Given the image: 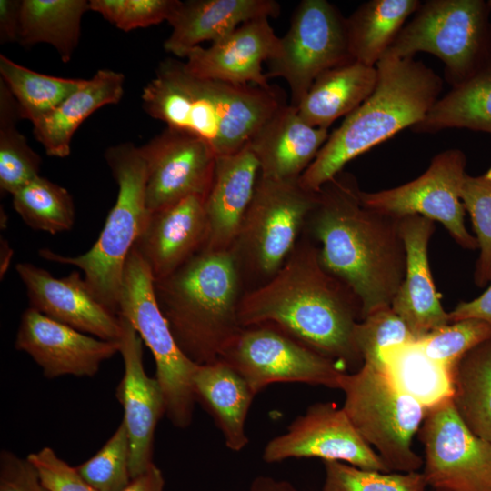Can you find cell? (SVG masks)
<instances>
[{
    "label": "cell",
    "mask_w": 491,
    "mask_h": 491,
    "mask_svg": "<svg viewBox=\"0 0 491 491\" xmlns=\"http://www.w3.org/2000/svg\"><path fill=\"white\" fill-rule=\"evenodd\" d=\"M15 346L28 354L49 379L94 376L102 363L120 350L119 341L91 336L31 307L21 316Z\"/></svg>",
    "instance_id": "obj_17"
},
{
    "label": "cell",
    "mask_w": 491,
    "mask_h": 491,
    "mask_svg": "<svg viewBox=\"0 0 491 491\" xmlns=\"http://www.w3.org/2000/svg\"><path fill=\"white\" fill-rule=\"evenodd\" d=\"M461 200L471 218L479 250L474 282L482 288L491 282V166L480 175L466 174Z\"/></svg>",
    "instance_id": "obj_39"
},
{
    "label": "cell",
    "mask_w": 491,
    "mask_h": 491,
    "mask_svg": "<svg viewBox=\"0 0 491 491\" xmlns=\"http://www.w3.org/2000/svg\"><path fill=\"white\" fill-rule=\"evenodd\" d=\"M16 102L0 80V189L11 195L40 175L42 159L17 129Z\"/></svg>",
    "instance_id": "obj_35"
},
{
    "label": "cell",
    "mask_w": 491,
    "mask_h": 491,
    "mask_svg": "<svg viewBox=\"0 0 491 491\" xmlns=\"http://www.w3.org/2000/svg\"><path fill=\"white\" fill-rule=\"evenodd\" d=\"M376 82V67L357 61L329 69L314 81L296 107L298 114L308 125L328 129L365 102Z\"/></svg>",
    "instance_id": "obj_28"
},
{
    "label": "cell",
    "mask_w": 491,
    "mask_h": 491,
    "mask_svg": "<svg viewBox=\"0 0 491 491\" xmlns=\"http://www.w3.org/2000/svg\"><path fill=\"white\" fill-rule=\"evenodd\" d=\"M305 237L270 279L243 294L239 323L272 326L346 368L363 364L353 337L362 319L360 300Z\"/></svg>",
    "instance_id": "obj_1"
},
{
    "label": "cell",
    "mask_w": 491,
    "mask_h": 491,
    "mask_svg": "<svg viewBox=\"0 0 491 491\" xmlns=\"http://www.w3.org/2000/svg\"><path fill=\"white\" fill-rule=\"evenodd\" d=\"M466 128L491 135V65L439 98L425 118L411 129L434 134Z\"/></svg>",
    "instance_id": "obj_32"
},
{
    "label": "cell",
    "mask_w": 491,
    "mask_h": 491,
    "mask_svg": "<svg viewBox=\"0 0 491 491\" xmlns=\"http://www.w3.org/2000/svg\"><path fill=\"white\" fill-rule=\"evenodd\" d=\"M124 83L122 73L99 69L52 112L34 124L33 134L45 154L58 158L68 156L78 127L99 108L118 104L124 95Z\"/></svg>",
    "instance_id": "obj_26"
},
{
    "label": "cell",
    "mask_w": 491,
    "mask_h": 491,
    "mask_svg": "<svg viewBox=\"0 0 491 491\" xmlns=\"http://www.w3.org/2000/svg\"><path fill=\"white\" fill-rule=\"evenodd\" d=\"M196 402L212 416L225 446L241 451L248 444L246 421L256 396L246 381L221 359L197 365L193 376Z\"/></svg>",
    "instance_id": "obj_27"
},
{
    "label": "cell",
    "mask_w": 491,
    "mask_h": 491,
    "mask_svg": "<svg viewBox=\"0 0 491 491\" xmlns=\"http://www.w3.org/2000/svg\"><path fill=\"white\" fill-rule=\"evenodd\" d=\"M142 108L166 126L205 140L216 156L245 148L286 99L276 87L196 77L184 62L167 58L144 86Z\"/></svg>",
    "instance_id": "obj_3"
},
{
    "label": "cell",
    "mask_w": 491,
    "mask_h": 491,
    "mask_svg": "<svg viewBox=\"0 0 491 491\" xmlns=\"http://www.w3.org/2000/svg\"><path fill=\"white\" fill-rule=\"evenodd\" d=\"M165 479L161 470L153 463L146 470L132 478L121 491H164Z\"/></svg>",
    "instance_id": "obj_47"
},
{
    "label": "cell",
    "mask_w": 491,
    "mask_h": 491,
    "mask_svg": "<svg viewBox=\"0 0 491 491\" xmlns=\"http://www.w3.org/2000/svg\"><path fill=\"white\" fill-rule=\"evenodd\" d=\"M456 410L468 428L491 443V338L468 352L454 372Z\"/></svg>",
    "instance_id": "obj_33"
},
{
    "label": "cell",
    "mask_w": 491,
    "mask_h": 491,
    "mask_svg": "<svg viewBox=\"0 0 491 491\" xmlns=\"http://www.w3.org/2000/svg\"><path fill=\"white\" fill-rule=\"evenodd\" d=\"M207 239L205 198L190 195L149 213L133 248L155 281L170 276L204 249Z\"/></svg>",
    "instance_id": "obj_21"
},
{
    "label": "cell",
    "mask_w": 491,
    "mask_h": 491,
    "mask_svg": "<svg viewBox=\"0 0 491 491\" xmlns=\"http://www.w3.org/2000/svg\"><path fill=\"white\" fill-rule=\"evenodd\" d=\"M250 491H297L288 481L277 480L270 476H259L250 486Z\"/></svg>",
    "instance_id": "obj_48"
},
{
    "label": "cell",
    "mask_w": 491,
    "mask_h": 491,
    "mask_svg": "<svg viewBox=\"0 0 491 491\" xmlns=\"http://www.w3.org/2000/svg\"><path fill=\"white\" fill-rule=\"evenodd\" d=\"M353 337L363 364L382 372L385 370L382 357L385 349L417 341L391 306L377 309L357 322Z\"/></svg>",
    "instance_id": "obj_38"
},
{
    "label": "cell",
    "mask_w": 491,
    "mask_h": 491,
    "mask_svg": "<svg viewBox=\"0 0 491 491\" xmlns=\"http://www.w3.org/2000/svg\"><path fill=\"white\" fill-rule=\"evenodd\" d=\"M382 357L391 383L426 411L453 399L455 370L429 357L416 341L386 348Z\"/></svg>",
    "instance_id": "obj_29"
},
{
    "label": "cell",
    "mask_w": 491,
    "mask_h": 491,
    "mask_svg": "<svg viewBox=\"0 0 491 491\" xmlns=\"http://www.w3.org/2000/svg\"><path fill=\"white\" fill-rule=\"evenodd\" d=\"M486 2H487V5H488V6H489V8H490V10H491V0H490V1H486Z\"/></svg>",
    "instance_id": "obj_49"
},
{
    "label": "cell",
    "mask_w": 491,
    "mask_h": 491,
    "mask_svg": "<svg viewBox=\"0 0 491 491\" xmlns=\"http://www.w3.org/2000/svg\"><path fill=\"white\" fill-rule=\"evenodd\" d=\"M376 67L374 92L329 135L299 178L304 188L318 192L349 161L422 121L439 99L442 78L422 61L383 56Z\"/></svg>",
    "instance_id": "obj_4"
},
{
    "label": "cell",
    "mask_w": 491,
    "mask_h": 491,
    "mask_svg": "<svg viewBox=\"0 0 491 491\" xmlns=\"http://www.w3.org/2000/svg\"><path fill=\"white\" fill-rule=\"evenodd\" d=\"M448 314L450 322L473 318L491 326V282L479 296L471 301L458 303Z\"/></svg>",
    "instance_id": "obj_45"
},
{
    "label": "cell",
    "mask_w": 491,
    "mask_h": 491,
    "mask_svg": "<svg viewBox=\"0 0 491 491\" xmlns=\"http://www.w3.org/2000/svg\"><path fill=\"white\" fill-rule=\"evenodd\" d=\"M139 148L146 170L145 196L149 213L190 195L205 199L217 156L205 140L166 126Z\"/></svg>",
    "instance_id": "obj_16"
},
{
    "label": "cell",
    "mask_w": 491,
    "mask_h": 491,
    "mask_svg": "<svg viewBox=\"0 0 491 491\" xmlns=\"http://www.w3.org/2000/svg\"><path fill=\"white\" fill-rule=\"evenodd\" d=\"M491 10L483 0H429L398 34L384 56L438 57L446 81L456 87L491 65Z\"/></svg>",
    "instance_id": "obj_7"
},
{
    "label": "cell",
    "mask_w": 491,
    "mask_h": 491,
    "mask_svg": "<svg viewBox=\"0 0 491 491\" xmlns=\"http://www.w3.org/2000/svg\"><path fill=\"white\" fill-rule=\"evenodd\" d=\"M466 167L463 151L445 150L433 157L424 174L405 185L377 192L361 191L362 204L396 218L418 215L437 221L457 245L475 250L477 241L466 227L461 200Z\"/></svg>",
    "instance_id": "obj_13"
},
{
    "label": "cell",
    "mask_w": 491,
    "mask_h": 491,
    "mask_svg": "<svg viewBox=\"0 0 491 491\" xmlns=\"http://www.w3.org/2000/svg\"><path fill=\"white\" fill-rule=\"evenodd\" d=\"M418 434L427 486L438 491H491V443L468 428L452 399L426 411Z\"/></svg>",
    "instance_id": "obj_14"
},
{
    "label": "cell",
    "mask_w": 491,
    "mask_h": 491,
    "mask_svg": "<svg viewBox=\"0 0 491 491\" xmlns=\"http://www.w3.org/2000/svg\"><path fill=\"white\" fill-rule=\"evenodd\" d=\"M260 167L248 145L216 157L213 181L205 199L208 239L205 248L231 250L252 200Z\"/></svg>",
    "instance_id": "obj_23"
},
{
    "label": "cell",
    "mask_w": 491,
    "mask_h": 491,
    "mask_svg": "<svg viewBox=\"0 0 491 491\" xmlns=\"http://www.w3.org/2000/svg\"><path fill=\"white\" fill-rule=\"evenodd\" d=\"M131 448L124 421L105 444L76 466L83 478L97 491H121L132 480Z\"/></svg>",
    "instance_id": "obj_40"
},
{
    "label": "cell",
    "mask_w": 491,
    "mask_h": 491,
    "mask_svg": "<svg viewBox=\"0 0 491 491\" xmlns=\"http://www.w3.org/2000/svg\"><path fill=\"white\" fill-rule=\"evenodd\" d=\"M279 48L280 37L268 17H259L244 23L208 48L195 47L184 65L196 77L270 88L262 64L276 57Z\"/></svg>",
    "instance_id": "obj_20"
},
{
    "label": "cell",
    "mask_w": 491,
    "mask_h": 491,
    "mask_svg": "<svg viewBox=\"0 0 491 491\" xmlns=\"http://www.w3.org/2000/svg\"><path fill=\"white\" fill-rule=\"evenodd\" d=\"M406 261L404 279L391 307L417 340L451 323L441 305L428 259V246L435 222L418 215L399 218Z\"/></svg>",
    "instance_id": "obj_22"
},
{
    "label": "cell",
    "mask_w": 491,
    "mask_h": 491,
    "mask_svg": "<svg viewBox=\"0 0 491 491\" xmlns=\"http://www.w3.org/2000/svg\"><path fill=\"white\" fill-rule=\"evenodd\" d=\"M15 270L25 286L31 308L82 333L120 341V317L94 296L79 272L55 278L30 263H18Z\"/></svg>",
    "instance_id": "obj_18"
},
{
    "label": "cell",
    "mask_w": 491,
    "mask_h": 491,
    "mask_svg": "<svg viewBox=\"0 0 491 491\" xmlns=\"http://www.w3.org/2000/svg\"><path fill=\"white\" fill-rule=\"evenodd\" d=\"M328 136L327 129L308 125L296 107L286 104L263 125L247 145L258 161L261 176L293 180L300 178Z\"/></svg>",
    "instance_id": "obj_25"
},
{
    "label": "cell",
    "mask_w": 491,
    "mask_h": 491,
    "mask_svg": "<svg viewBox=\"0 0 491 491\" xmlns=\"http://www.w3.org/2000/svg\"><path fill=\"white\" fill-rule=\"evenodd\" d=\"M243 274L235 252L202 249L155 280V297L181 351L195 364L218 360L243 328Z\"/></svg>",
    "instance_id": "obj_5"
},
{
    "label": "cell",
    "mask_w": 491,
    "mask_h": 491,
    "mask_svg": "<svg viewBox=\"0 0 491 491\" xmlns=\"http://www.w3.org/2000/svg\"><path fill=\"white\" fill-rule=\"evenodd\" d=\"M105 159L118 187L115 203L93 246L76 256L45 248V260L77 266L94 296L118 316V297L127 256L149 215L146 170L139 146L121 143L105 151Z\"/></svg>",
    "instance_id": "obj_6"
},
{
    "label": "cell",
    "mask_w": 491,
    "mask_h": 491,
    "mask_svg": "<svg viewBox=\"0 0 491 491\" xmlns=\"http://www.w3.org/2000/svg\"><path fill=\"white\" fill-rule=\"evenodd\" d=\"M15 212L32 229L51 235L70 230L75 219L70 193L41 175L12 195Z\"/></svg>",
    "instance_id": "obj_36"
},
{
    "label": "cell",
    "mask_w": 491,
    "mask_h": 491,
    "mask_svg": "<svg viewBox=\"0 0 491 491\" xmlns=\"http://www.w3.org/2000/svg\"><path fill=\"white\" fill-rule=\"evenodd\" d=\"M356 177L340 172L318 191L304 230L324 266L357 296L362 319L386 306L404 279L406 254L399 218L365 206Z\"/></svg>",
    "instance_id": "obj_2"
},
{
    "label": "cell",
    "mask_w": 491,
    "mask_h": 491,
    "mask_svg": "<svg viewBox=\"0 0 491 491\" xmlns=\"http://www.w3.org/2000/svg\"><path fill=\"white\" fill-rule=\"evenodd\" d=\"M152 273L132 248L123 272L118 316L124 317L151 350L165 402V416L177 428L192 422L196 403L193 376L197 366L177 346L155 293Z\"/></svg>",
    "instance_id": "obj_9"
},
{
    "label": "cell",
    "mask_w": 491,
    "mask_h": 491,
    "mask_svg": "<svg viewBox=\"0 0 491 491\" xmlns=\"http://www.w3.org/2000/svg\"><path fill=\"white\" fill-rule=\"evenodd\" d=\"M323 491H426L423 473L380 472L344 462L324 461Z\"/></svg>",
    "instance_id": "obj_37"
},
{
    "label": "cell",
    "mask_w": 491,
    "mask_h": 491,
    "mask_svg": "<svg viewBox=\"0 0 491 491\" xmlns=\"http://www.w3.org/2000/svg\"><path fill=\"white\" fill-rule=\"evenodd\" d=\"M279 14L280 5L275 0H178L167 20L172 31L164 49L185 58L203 42L215 43L244 23Z\"/></svg>",
    "instance_id": "obj_24"
},
{
    "label": "cell",
    "mask_w": 491,
    "mask_h": 491,
    "mask_svg": "<svg viewBox=\"0 0 491 491\" xmlns=\"http://www.w3.org/2000/svg\"><path fill=\"white\" fill-rule=\"evenodd\" d=\"M262 457L267 463L321 458L363 469L392 472L362 438L343 407L331 402L310 406L289 425L286 432L268 441Z\"/></svg>",
    "instance_id": "obj_15"
},
{
    "label": "cell",
    "mask_w": 491,
    "mask_h": 491,
    "mask_svg": "<svg viewBox=\"0 0 491 491\" xmlns=\"http://www.w3.org/2000/svg\"><path fill=\"white\" fill-rule=\"evenodd\" d=\"M0 80L14 96L21 119L32 125L52 112L85 81L31 70L0 55Z\"/></svg>",
    "instance_id": "obj_34"
},
{
    "label": "cell",
    "mask_w": 491,
    "mask_h": 491,
    "mask_svg": "<svg viewBox=\"0 0 491 491\" xmlns=\"http://www.w3.org/2000/svg\"><path fill=\"white\" fill-rule=\"evenodd\" d=\"M343 409L362 438L390 471H418L424 464L412 448L426 410L398 390L386 374L363 364L340 383Z\"/></svg>",
    "instance_id": "obj_8"
},
{
    "label": "cell",
    "mask_w": 491,
    "mask_h": 491,
    "mask_svg": "<svg viewBox=\"0 0 491 491\" xmlns=\"http://www.w3.org/2000/svg\"><path fill=\"white\" fill-rule=\"evenodd\" d=\"M178 0H90V10L129 32L167 21Z\"/></svg>",
    "instance_id": "obj_42"
},
{
    "label": "cell",
    "mask_w": 491,
    "mask_h": 491,
    "mask_svg": "<svg viewBox=\"0 0 491 491\" xmlns=\"http://www.w3.org/2000/svg\"><path fill=\"white\" fill-rule=\"evenodd\" d=\"M255 395L274 383L340 388L346 367L268 325L243 327L219 358Z\"/></svg>",
    "instance_id": "obj_12"
},
{
    "label": "cell",
    "mask_w": 491,
    "mask_h": 491,
    "mask_svg": "<svg viewBox=\"0 0 491 491\" xmlns=\"http://www.w3.org/2000/svg\"><path fill=\"white\" fill-rule=\"evenodd\" d=\"M119 317L123 325L119 352L125 371L115 395L124 408L123 421L131 448L130 473L134 478L153 464L155 431L165 415V402L157 379L145 373L141 337L128 321Z\"/></svg>",
    "instance_id": "obj_19"
},
{
    "label": "cell",
    "mask_w": 491,
    "mask_h": 491,
    "mask_svg": "<svg viewBox=\"0 0 491 491\" xmlns=\"http://www.w3.org/2000/svg\"><path fill=\"white\" fill-rule=\"evenodd\" d=\"M353 61L346 18L338 8L326 0H303L266 75L287 83L290 105L297 107L321 74Z\"/></svg>",
    "instance_id": "obj_11"
},
{
    "label": "cell",
    "mask_w": 491,
    "mask_h": 491,
    "mask_svg": "<svg viewBox=\"0 0 491 491\" xmlns=\"http://www.w3.org/2000/svg\"><path fill=\"white\" fill-rule=\"evenodd\" d=\"M318 192L298 179L275 180L259 175L255 192L232 248L242 274L270 279L298 242ZM259 286V285H258Z\"/></svg>",
    "instance_id": "obj_10"
},
{
    "label": "cell",
    "mask_w": 491,
    "mask_h": 491,
    "mask_svg": "<svg viewBox=\"0 0 491 491\" xmlns=\"http://www.w3.org/2000/svg\"><path fill=\"white\" fill-rule=\"evenodd\" d=\"M27 459L35 467L43 485L49 491H97L49 446L31 453Z\"/></svg>",
    "instance_id": "obj_43"
},
{
    "label": "cell",
    "mask_w": 491,
    "mask_h": 491,
    "mask_svg": "<svg viewBox=\"0 0 491 491\" xmlns=\"http://www.w3.org/2000/svg\"><path fill=\"white\" fill-rule=\"evenodd\" d=\"M420 5L418 0H370L360 5L346 18L354 60L376 66Z\"/></svg>",
    "instance_id": "obj_30"
},
{
    "label": "cell",
    "mask_w": 491,
    "mask_h": 491,
    "mask_svg": "<svg viewBox=\"0 0 491 491\" xmlns=\"http://www.w3.org/2000/svg\"><path fill=\"white\" fill-rule=\"evenodd\" d=\"M0 491H49L32 463L11 451L0 453Z\"/></svg>",
    "instance_id": "obj_44"
},
{
    "label": "cell",
    "mask_w": 491,
    "mask_h": 491,
    "mask_svg": "<svg viewBox=\"0 0 491 491\" xmlns=\"http://www.w3.org/2000/svg\"><path fill=\"white\" fill-rule=\"evenodd\" d=\"M491 338V326L478 319L451 322L416 342L432 359L455 370L473 348Z\"/></svg>",
    "instance_id": "obj_41"
},
{
    "label": "cell",
    "mask_w": 491,
    "mask_h": 491,
    "mask_svg": "<svg viewBox=\"0 0 491 491\" xmlns=\"http://www.w3.org/2000/svg\"><path fill=\"white\" fill-rule=\"evenodd\" d=\"M20 0H0V43H18Z\"/></svg>",
    "instance_id": "obj_46"
},
{
    "label": "cell",
    "mask_w": 491,
    "mask_h": 491,
    "mask_svg": "<svg viewBox=\"0 0 491 491\" xmlns=\"http://www.w3.org/2000/svg\"><path fill=\"white\" fill-rule=\"evenodd\" d=\"M86 0H22L18 43L52 45L64 63L71 61L81 34Z\"/></svg>",
    "instance_id": "obj_31"
}]
</instances>
